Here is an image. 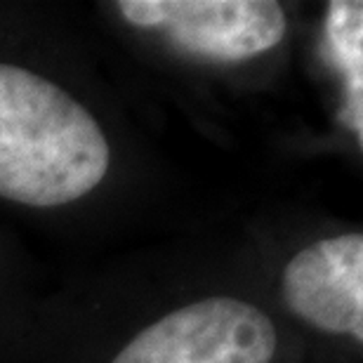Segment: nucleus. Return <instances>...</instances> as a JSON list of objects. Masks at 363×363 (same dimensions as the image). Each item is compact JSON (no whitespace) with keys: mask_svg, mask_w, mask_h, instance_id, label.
Segmentation results:
<instances>
[{"mask_svg":"<svg viewBox=\"0 0 363 363\" xmlns=\"http://www.w3.org/2000/svg\"><path fill=\"white\" fill-rule=\"evenodd\" d=\"M111 149L81 101L38 74L0 64V196L67 206L106 177Z\"/></svg>","mask_w":363,"mask_h":363,"instance_id":"obj_1","label":"nucleus"},{"mask_svg":"<svg viewBox=\"0 0 363 363\" xmlns=\"http://www.w3.org/2000/svg\"><path fill=\"white\" fill-rule=\"evenodd\" d=\"M279 335L262 309L238 297H206L158 318L111 363H272Z\"/></svg>","mask_w":363,"mask_h":363,"instance_id":"obj_2","label":"nucleus"},{"mask_svg":"<svg viewBox=\"0 0 363 363\" xmlns=\"http://www.w3.org/2000/svg\"><path fill=\"white\" fill-rule=\"evenodd\" d=\"M116 7L133 26L213 62L252 60L286 35V14L269 0H121Z\"/></svg>","mask_w":363,"mask_h":363,"instance_id":"obj_3","label":"nucleus"},{"mask_svg":"<svg viewBox=\"0 0 363 363\" xmlns=\"http://www.w3.org/2000/svg\"><path fill=\"white\" fill-rule=\"evenodd\" d=\"M293 314L325 333L363 340V236L321 238L290 259L281 279Z\"/></svg>","mask_w":363,"mask_h":363,"instance_id":"obj_4","label":"nucleus"},{"mask_svg":"<svg viewBox=\"0 0 363 363\" xmlns=\"http://www.w3.org/2000/svg\"><path fill=\"white\" fill-rule=\"evenodd\" d=\"M363 5L352 0L330 3L325 17V48L333 64L345 78L342 121L352 133L363 140Z\"/></svg>","mask_w":363,"mask_h":363,"instance_id":"obj_5","label":"nucleus"}]
</instances>
